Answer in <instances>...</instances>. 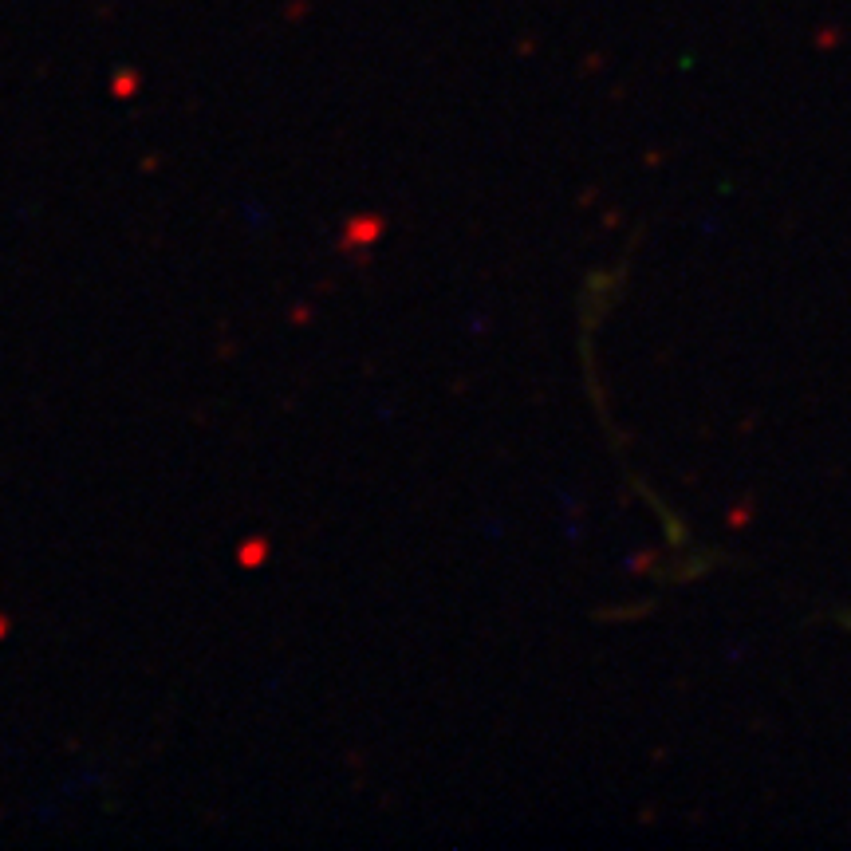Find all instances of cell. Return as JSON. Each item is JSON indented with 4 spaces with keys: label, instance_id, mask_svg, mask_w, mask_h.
<instances>
[]
</instances>
